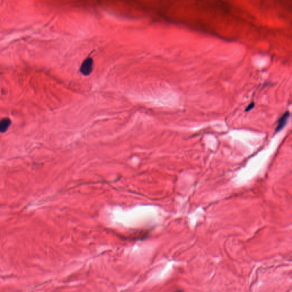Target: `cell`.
I'll return each instance as SVG.
<instances>
[{"label": "cell", "mask_w": 292, "mask_h": 292, "mask_svg": "<svg viewBox=\"0 0 292 292\" xmlns=\"http://www.w3.org/2000/svg\"><path fill=\"white\" fill-rule=\"evenodd\" d=\"M93 59L91 58H88L85 59L80 67V72L83 75H89L93 70Z\"/></svg>", "instance_id": "6da1fadb"}, {"label": "cell", "mask_w": 292, "mask_h": 292, "mask_svg": "<svg viewBox=\"0 0 292 292\" xmlns=\"http://www.w3.org/2000/svg\"><path fill=\"white\" fill-rule=\"evenodd\" d=\"M290 114L289 111H286L283 114V115L279 117L277 122V125L276 129V132H278L281 131L284 127L286 125L288 119L289 118Z\"/></svg>", "instance_id": "7a4b0ae2"}, {"label": "cell", "mask_w": 292, "mask_h": 292, "mask_svg": "<svg viewBox=\"0 0 292 292\" xmlns=\"http://www.w3.org/2000/svg\"><path fill=\"white\" fill-rule=\"evenodd\" d=\"M11 124V120L9 118H3L0 120V132L3 133L8 130Z\"/></svg>", "instance_id": "3957f363"}, {"label": "cell", "mask_w": 292, "mask_h": 292, "mask_svg": "<svg viewBox=\"0 0 292 292\" xmlns=\"http://www.w3.org/2000/svg\"><path fill=\"white\" fill-rule=\"evenodd\" d=\"M254 103L252 102L249 103V104L247 106V107L245 109V111L246 112H248L249 111H250L251 110H252L254 108Z\"/></svg>", "instance_id": "277c9868"}, {"label": "cell", "mask_w": 292, "mask_h": 292, "mask_svg": "<svg viewBox=\"0 0 292 292\" xmlns=\"http://www.w3.org/2000/svg\"><path fill=\"white\" fill-rule=\"evenodd\" d=\"M182 292V291H181V290H177V291H175V292Z\"/></svg>", "instance_id": "5b68a950"}]
</instances>
